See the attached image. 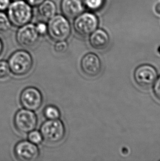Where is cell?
Instances as JSON below:
<instances>
[{"label":"cell","mask_w":160,"mask_h":161,"mask_svg":"<svg viewBox=\"0 0 160 161\" xmlns=\"http://www.w3.org/2000/svg\"><path fill=\"white\" fill-rule=\"evenodd\" d=\"M40 35L37 33L35 24L32 23L24 25L18 29L16 40L20 46L24 48H32L37 44Z\"/></svg>","instance_id":"ba28073f"},{"label":"cell","mask_w":160,"mask_h":161,"mask_svg":"<svg viewBox=\"0 0 160 161\" xmlns=\"http://www.w3.org/2000/svg\"><path fill=\"white\" fill-rule=\"evenodd\" d=\"M155 11H156V13L160 14V3L156 5V7H155Z\"/></svg>","instance_id":"484cf974"},{"label":"cell","mask_w":160,"mask_h":161,"mask_svg":"<svg viewBox=\"0 0 160 161\" xmlns=\"http://www.w3.org/2000/svg\"><path fill=\"white\" fill-rule=\"evenodd\" d=\"M43 114L48 120H54L59 119L61 113L58 107L53 105H48L44 109Z\"/></svg>","instance_id":"9a60e30c"},{"label":"cell","mask_w":160,"mask_h":161,"mask_svg":"<svg viewBox=\"0 0 160 161\" xmlns=\"http://www.w3.org/2000/svg\"><path fill=\"white\" fill-rule=\"evenodd\" d=\"M14 153L19 161H34L39 157L40 150L37 145L29 140H23L15 145Z\"/></svg>","instance_id":"30bf717a"},{"label":"cell","mask_w":160,"mask_h":161,"mask_svg":"<svg viewBox=\"0 0 160 161\" xmlns=\"http://www.w3.org/2000/svg\"><path fill=\"white\" fill-rule=\"evenodd\" d=\"M12 26V25L6 13L0 11V33H6L11 29Z\"/></svg>","instance_id":"2e32d148"},{"label":"cell","mask_w":160,"mask_h":161,"mask_svg":"<svg viewBox=\"0 0 160 161\" xmlns=\"http://www.w3.org/2000/svg\"><path fill=\"white\" fill-rule=\"evenodd\" d=\"M11 72L16 76H24L30 72L34 64L33 57L25 50H18L11 54L8 61Z\"/></svg>","instance_id":"3957f363"},{"label":"cell","mask_w":160,"mask_h":161,"mask_svg":"<svg viewBox=\"0 0 160 161\" xmlns=\"http://www.w3.org/2000/svg\"><path fill=\"white\" fill-rule=\"evenodd\" d=\"M43 100L41 92L33 86L24 89L20 96V103L23 107L32 111H37L41 107Z\"/></svg>","instance_id":"9c48e42d"},{"label":"cell","mask_w":160,"mask_h":161,"mask_svg":"<svg viewBox=\"0 0 160 161\" xmlns=\"http://www.w3.org/2000/svg\"><path fill=\"white\" fill-rule=\"evenodd\" d=\"M155 68L150 64H142L136 68L134 73L136 83L141 87L149 89L154 85L157 79Z\"/></svg>","instance_id":"52a82bcc"},{"label":"cell","mask_w":160,"mask_h":161,"mask_svg":"<svg viewBox=\"0 0 160 161\" xmlns=\"http://www.w3.org/2000/svg\"><path fill=\"white\" fill-rule=\"evenodd\" d=\"M11 73L8 62L0 61V79L6 78Z\"/></svg>","instance_id":"d6986e66"},{"label":"cell","mask_w":160,"mask_h":161,"mask_svg":"<svg viewBox=\"0 0 160 161\" xmlns=\"http://www.w3.org/2000/svg\"><path fill=\"white\" fill-rule=\"evenodd\" d=\"M37 7L39 15L45 22H48L56 14L57 7L56 4L52 0H45Z\"/></svg>","instance_id":"5bb4252c"},{"label":"cell","mask_w":160,"mask_h":161,"mask_svg":"<svg viewBox=\"0 0 160 161\" xmlns=\"http://www.w3.org/2000/svg\"><path fill=\"white\" fill-rule=\"evenodd\" d=\"M28 140L35 145H39L43 141V137L40 131L37 130L31 131L28 133Z\"/></svg>","instance_id":"e0dca14e"},{"label":"cell","mask_w":160,"mask_h":161,"mask_svg":"<svg viewBox=\"0 0 160 161\" xmlns=\"http://www.w3.org/2000/svg\"><path fill=\"white\" fill-rule=\"evenodd\" d=\"M81 68L87 76L91 78L96 77L102 72V61L97 54L88 53L84 55L81 59Z\"/></svg>","instance_id":"8fae6325"},{"label":"cell","mask_w":160,"mask_h":161,"mask_svg":"<svg viewBox=\"0 0 160 161\" xmlns=\"http://www.w3.org/2000/svg\"><path fill=\"white\" fill-rule=\"evenodd\" d=\"M68 48V45L66 41L56 42L54 46V50L58 53H65Z\"/></svg>","instance_id":"44dd1931"},{"label":"cell","mask_w":160,"mask_h":161,"mask_svg":"<svg viewBox=\"0 0 160 161\" xmlns=\"http://www.w3.org/2000/svg\"><path fill=\"white\" fill-rule=\"evenodd\" d=\"M37 117L33 111L20 109L15 113L14 125L16 130L21 134H28L35 130L37 125Z\"/></svg>","instance_id":"5b68a950"},{"label":"cell","mask_w":160,"mask_h":161,"mask_svg":"<svg viewBox=\"0 0 160 161\" xmlns=\"http://www.w3.org/2000/svg\"><path fill=\"white\" fill-rule=\"evenodd\" d=\"M11 0H0V11L4 12L6 11L11 3Z\"/></svg>","instance_id":"603a6c76"},{"label":"cell","mask_w":160,"mask_h":161,"mask_svg":"<svg viewBox=\"0 0 160 161\" xmlns=\"http://www.w3.org/2000/svg\"><path fill=\"white\" fill-rule=\"evenodd\" d=\"M35 28L40 36H43L47 34V24L43 20L37 22L35 24Z\"/></svg>","instance_id":"ffe728a7"},{"label":"cell","mask_w":160,"mask_h":161,"mask_svg":"<svg viewBox=\"0 0 160 161\" xmlns=\"http://www.w3.org/2000/svg\"><path fill=\"white\" fill-rule=\"evenodd\" d=\"M89 36L90 45L96 50H104L109 45L110 38L108 34L103 30L96 29Z\"/></svg>","instance_id":"4fadbf2b"},{"label":"cell","mask_w":160,"mask_h":161,"mask_svg":"<svg viewBox=\"0 0 160 161\" xmlns=\"http://www.w3.org/2000/svg\"><path fill=\"white\" fill-rule=\"evenodd\" d=\"M61 8L63 15L67 18L74 19L84 12V0H61Z\"/></svg>","instance_id":"7c38bea8"},{"label":"cell","mask_w":160,"mask_h":161,"mask_svg":"<svg viewBox=\"0 0 160 161\" xmlns=\"http://www.w3.org/2000/svg\"><path fill=\"white\" fill-rule=\"evenodd\" d=\"M40 133L45 142L51 144H57L65 137L66 129L59 119H47L41 125Z\"/></svg>","instance_id":"277c9868"},{"label":"cell","mask_w":160,"mask_h":161,"mask_svg":"<svg viewBox=\"0 0 160 161\" xmlns=\"http://www.w3.org/2000/svg\"><path fill=\"white\" fill-rule=\"evenodd\" d=\"M104 1V0H84L85 7L92 11L100 8L103 5Z\"/></svg>","instance_id":"ac0fdd59"},{"label":"cell","mask_w":160,"mask_h":161,"mask_svg":"<svg viewBox=\"0 0 160 161\" xmlns=\"http://www.w3.org/2000/svg\"><path fill=\"white\" fill-rule=\"evenodd\" d=\"M32 7H37L42 3L45 0H25Z\"/></svg>","instance_id":"cb8c5ba5"},{"label":"cell","mask_w":160,"mask_h":161,"mask_svg":"<svg viewBox=\"0 0 160 161\" xmlns=\"http://www.w3.org/2000/svg\"><path fill=\"white\" fill-rule=\"evenodd\" d=\"M154 85V94L156 97L160 100V76L157 79Z\"/></svg>","instance_id":"7402d4cb"},{"label":"cell","mask_w":160,"mask_h":161,"mask_svg":"<svg viewBox=\"0 0 160 161\" xmlns=\"http://www.w3.org/2000/svg\"><path fill=\"white\" fill-rule=\"evenodd\" d=\"M73 24L74 30L78 35L87 37L97 29L98 20L93 13L83 12L74 18Z\"/></svg>","instance_id":"8992f818"},{"label":"cell","mask_w":160,"mask_h":161,"mask_svg":"<svg viewBox=\"0 0 160 161\" xmlns=\"http://www.w3.org/2000/svg\"><path fill=\"white\" fill-rule=\"evenodd\" d=\"M3 49H4L3 43L1 39H0V56L2 54L3 51Z\"/></svg>","instance_id":"d4e9b609"},{"label":"cell","mask_w":160,"mask_h":161,"mask_svg":"<svg viewBox=\"0 0 160 161\" xmlns=\"http://www.w3.org/2000/svg\"><path fill=\"white\" fill-rule=\"evenodd\" d=\"M12 1H17V0H12Z\"/></svg>","instance_id":"4316f807"},{"label":"cell","mask_w":160,"mask_h":161,"mask_svg":"<svg viewBox=\"0 0 160 161\" xmlns=\"http://www.w3.org/2000/svg\"><path fill=\"white\" fill-rule=\"evenodd\" d=\"M7 11L11 24L15 27L19 28L30 23L33 19L32 7L25 0L13 1Z\"/></svg>","instance_id":"6da1fadb"},{"label":"cell","mask_w":160,"mask_h":161,"mask_svg":"<svg viewBox=\"0 0 160 161\" xmlns=\"http://www.w3.org/2000/svg\"><path fill=\"white\" fill-rule=\"evenodd\" d=\"M47 34L54 42L66 41L72 33L68 18L61 14H56L47 22Z\"/></svg>","instance_id":"7a4b0ae2"}]
</instances>
